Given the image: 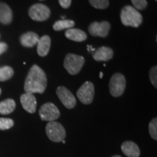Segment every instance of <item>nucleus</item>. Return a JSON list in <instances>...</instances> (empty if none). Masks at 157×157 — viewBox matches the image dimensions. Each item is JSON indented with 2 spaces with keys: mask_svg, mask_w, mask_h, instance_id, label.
Here are the masks:
<instances>
[{
  "mask_svg": "<svg viewBox=\"0 0 157 157\" xmlns=\"http://www.w3.org/2000/svg\"><path fill=\"white\" fill-rule=\"evenodd\" d=\"M84 58L82 56L74 54H68L64 60V68L71 75H76L83 67Z\"/></svg>",
  "mask_w": 157,
  "mask_h": 157,
  "instance_id": "7ed1b4c3",
  "label": "nucleus"
},
{
  "mask_svg": "<svg viewBox=\"0 0 157 157\" xmlns=\"http://www.w3.org/2000/svg\"></svg>",
  "mask_w": 157,
  "mask_h": 157,
  "instance_id": "473e14b6",
  "label": "nucleus"
},
{
  "mask_svg": "<svg viewBox=\"0 0 157 157\" xmlns=\"http://www.w3.org/2000/svg\"><path fill=\"white\" fill-rule=\"evenodd\" d=\"M58 2L60 5L64 9L68 8L71 4V0H58Z\"/></svg>",
  "mask_w": 157,
  "mask_h": 157,
  "instance_id": "a878e982",
  "label": "nucleus"
},
{
  "mask_svg": "<svg viewBox=\"0 0 157 157\" xmlns=\"http://www.w3.org/2000/svg\"><path fill=\"white\" fill-rule=\"evenodd\" d=\"M48 85V78L45 72L37 65H34L29 70L25 78L24 90L28 93H44Z\"/></svg>",
  "mask_w": 157,
  "mask_h": 157,
  "instance_id": "f257e3e1",
  "label": "nucleus"
},
{
  "mask_svg": "<svg viewBox=\"0 0 157 157\" xmlns=\"http://www.w3.org/2000/svg\"><path fill=\"white\" fill-rule=\"evenodd\" d=\"M111 25L107 21H102L101 23L93 22L90 25L89 32L93 36L105 37L109 34Z\"/></svg>",
  "mask_w": 157,
  "mask_h": 157,
  "instance_id": "9d476101",
  "label": "nucleus"
},
{
  "mask_svg": "<svg viewBox=\"0 0 157 157\" xmlns=\"http://www.w3.org/2000/svg\"><path fill=\"white\" fill-rule=\"evenodd\" d=\"M75 23L71 20H61L54 23L53 29L55 31H61L63 29H69L74 26Z\"/></svg>",
  "mask_w": 157,
  "mask_h": 157,
  "instance_id": "6ab92c4d",
  "label": "nucleus"
},
{
  "mask_svg": "<svg viewBox=\"0 0 157 157\" xmlns=\"http://www.w3.org/2000/svg\"><path fill=\"white\" fill-rule=\"evenodd\" d=\"M121 21L123 25L137 28L143 22L142 15L132 6H125L121 11Z\"/></svg>",
  "mask_w": 157,
  "mask_h": 157,
  "instance_id": "f03ea898",
  "label": "nucleus"
},
{
  "mask_svg": "<svg viewBox=\"0 0 157 157\" xmlns=\"http://www.w3.org/2000/svg\"><path fill=\"white\" fill-rule=\"evenodd\" d=\"M95 88L93 84L90 82H84L76 93L78 100L85 105L90 104L93 102Z\"/></svg>",
  "mask_w": 157,
  "mask_h": 157,
  "instance_id": "0eeeda50",
  "label": "nucleus"
},
{
  "mask_svg": "<svg viewBox=\"0 0 157 157\" xmlns=\"http://www.w3.org/2000/svg\"><path fill=\"white\" fill-rule=\"evenodd\" d=\"M13 11L9 5L0 2V22L2 24H10L13 21Z\"/></svg>",
  "mask_w": 157,
  "mask_h": 157,
  "instance_id": "dca6fc26",
  "label": "nucleus"
},
{
  "mask_svg": "<svg viewBox=\"0 0 157 157\" xmlns=\"http://www.w3.org/2000/svg\"><path fill=\"white\" fill-rule=\"evenodd\" d=\"M148 129L150 135L155 140H157V119L154 118L149 123Z\"/></svg>",
  "mask_w": 157,
  "mask_h": 157,
  "instance_id": "5701e85b",
  "label": "nucleus"
},
{
  "mask_svg": "<svg viewBox=\"0 0 157 157\" xmlns=\"http://www.w3.org/2000/svg\"><path fill=\"white\" fill-rule=\"evenodd\" d=\"M39 39L38 34L36 33L29 31L23 34L20 38L21 44L25 48H32L37 44Z\"/></svg>",
  "mask_w": 157,
  "mask_h": 157,
  "instance_id": "2eb2a0df",
  "label": "nucleus"
},
{
  "mask_svg": "<svg viewBox=\"0 0 157 157\" xmlns=\"http://www.w3.org/2000/svg\"><path fill=\"white\" fill-rule=\"evenodd\" d=\"M14 125V121L9 118H0V130L10 129Z\"/></svg>",
  "mask_w": 157,
  "mask_h": 157,
  "instance_id": "4be33fe9",
  "label": "nucleus"
},
{
  "mask_svg": "<svg viewBox=\"0 0 157 157\" xmlns=\"http://www.w3.org/2000/svg\"><path fill=\"white\" fill-rule=\"evenodd\" d=\"M113 56V51L109 47H101L95 50L93 53V58L96 61H108Z\"/></svg>",
  "mask_w": 157,
  "mask_h": 157,
  "instance_id": "f8f14e48",
  "label": "nucleus"
},
{
  "mask_svg": "<svg viewBox=\"0 0 157 157\" xmlns=\"http://www.w3.org/2000/svg\"><path fill=\"white\" fill-rule=\"evenodd\" d=\"M29 15L35 21H44L50 16V10L43 4H34L29 8Z\"/></svg>",
  "mask_w": 157,
  "mask_h": 157,
  "instance_id": "423d86ee",
  "label": "nucleus"
},
{
  "mask_svg": "<svg viewBox=\"0 0 157 157\" xmlns=\"http://www.w3.org/2000/svg\"><path fill=\"white\" fill-rule=\"evenodd\" d=\"M62 142H63V143H66V141L63 140H62Z\"/></svg>",
  "mask_w": 157,
  "mask_h": 157,
  "instance_id": "c756f323",
  "label": "nucleus"
},
{
  "mask_svg": "<svg viewBox=\"0 0 157 157\" xmlns=\"http://www.w3.org/2000/svg\"><path fill=\"white\" fill-rule=\"evenodd\" d=\"M39 116L43 121H54L58 119L60 113L56 105L52 103H46L39 109Z\"/></svg>",
  "mask_w": 157,
  "mask_h": 157,
  "instance_id": "6e6552de",
  "label": "nucleus"
},
{
  "mask_svg": "<svg viewBox=\"0 0 157 157\" xmlns=\"http://www.w3.org/2000/svg\"><path fill=\"white\" fill-rule=\"evenodd\" d=\"M46 134L53 142H60L66 137V132L63 125L57 121H50L46 126Z\"/></svg>",
  "mask_w": 157,
  "mask_h": 157,
  "instance_id": "20e7f679",
  "label": "nucleus"
},
{
  "mask_svg": "<svg viewBox=\"0 0 157 157\" xmlns=\"http://www.w3.org/2000/svg\"><path fill=\"white\" fill-rule=\"evenodd\" d=\"M149 77H150L151 82L155 88L157 87V67L156 66L151 68L149 72Z\"/></svg>",
  "mask_w": 157,
  "mask_h": 157,
  "instance_id": "b1692460",
  "label": "nucleus"
},
{
  "mask_svg": "<svg viewBox=\"0 0 157 157\" xmlns=\"http://www.w3.org/2000/svg\"><path fill=\"white\" fill-rule=\"evenodd\" d=\"M133 6H134V8L137 10H143L147 7V3L146 0H131Z\"/></svg>",
  "mask_w": 157,
  "mask_h": 157,
  "instance_id": "393cba45",
  "label": "nucleus"
},
{
  "mask_svg": "<svg viewBox=\"0 0 157 157\" xmlns=\"http://www.w3.org/2000/svg\"><path fill=\"white\" fill-rule=\"evenodd\" d=\"M65 36L70 40L74 42H83L87 39V34L83 31L78 29H69L65 32Z\"/></svg>",
  "mask_w": 157,
  "mask_h": 157,
  "instance_id": "f3484780",
  "label": "nucleus"
},
{
  "mask_svg": "<svg viewBox=\"0 0 157 157\" xmlns=\"http://www.w3.org/2000/svg\"><path fill=\"white\" fill-rule=\"evenodd\" d=\"M103 72H101V73H100V78H103Z\"/></svg>",
  "mask_w": 157,
  "mask_h": 157,
  "instance_id": "cd10ccee",
  "label": "nucleus"
},
{
  "mask_svg": "<svg viewBox=\"0 0 157 157\" xmlns=\"http://www.w3.org/2000/svg\"><path fill=\"white\" fill-rule=\"evenodd\" d=\"M89 2L96 9L103 10L109 6V0H89Z\"/></svg>",
  "mask_w": 157,
  "mask_h": 157,
  "instance_id": "412c9836",
  "label": "nucleus"
},
{
  "mask_svg": "<svg viewBox=\"0 0 157 157\" xmlns=\"http://www.w3.org/2000/svg\"><path fill=\"white\" fill-rule=\"evenodd\" d=\"M14 75V71L10 66L0 67V82H5L9 80Z\"/></svg>",
  "mask_w": 157,
  "mask_h": 157,
  "instance_id": "aec40b11",
  "label": "nucleus"
},
{
  "mask_svg": "<svg viewBox=\"0 0 157 157\" xmlns=\"http://www.w3.org/2000/svg\"><path fill=\"white\" fill-rule=\"evenodd\" d=\"M7 48H8V46H7V44L6 43L0 42V55L5 52L7 50Z\"/></svg>",
  "mask_w": 157,
  "mask_h": 157,
  "instance_id": "bb28decb",
  "label": "nucleus"
},
{
  "mask_svg": "<svg viewBox=\"0 0 157 157\" xmlns=\"http://www.w3.org/2000/svg\"><path fill=\"white\" fill-rule=\"evenodd\" d=\"M1 93H2V90H1V88H0V95H1Z\"/></svg>",
  "mask_w": 157,
  "mask_h": 157,
  "instance_id": "7c9ffc66",
  "label": "nucleus"
},
{
  "mask_svg": "<svg viewBox=\"0 0 157 157\" xmlns=\"http://www.w3.org/2000/svg\"><path fill=\"white\" fill-rule=\"evenodd\" d=\"M126 88V78L120 73L113 74L109 82V90L111 95L113 97H119L124 92Z\"/></svg>",
  "mask_w": 157,
  "mask_h": 157,
  "instance_id": "39448f33",
  "label": "nucleus"
},
{
  "mask_svg": "<svg viewBox=\"0 0 157 157\" xmlns=\"http://www.w3.org/2000/svg\"><path fill=\"white\" fill-rule=\"evenodd\" d=\"M37 53L39 56L45 57L48 54L51 46L50 37L48 35H44L39 38L37 42Z\"/></svg>",
  "mask_w": 157,
  "mask_h": 157,
  "instance_id": "4468645a",
  "label": "nucleus"
},
{
  "mask_svg": "<svg viewBox=\"0 0 157 157\" xmlns=\"http://www.w3.org/2000/svg\"><path fill=\"white\" fill-rule=\"evenodd\" d=\"M16 104L14 100L6 99L5 101L0 102V113L2 115L10 114L14 111Z\"/></svg>",
  "mask_w": 157,
  "mask_h": 157,
  "instance_id": "a211bd4d",
  "label": "nucleus"
},
{
  "mask_svg": "<svg viewBox=\"0 0 157 157\" xmlns=\"http://www.w3.org/2000/svg\"><path fill=\"white\" fill-rule=\"evenodd\" d=\"M111 157H121V156H119V155H116V156H111Z\"/></svg>",
  "mask_w": 157,
  "mask_h": 157,
  "instance_id": "c85d7f7f",
  "label": "nucleus"
},
{
  "mask_svg": "<svg viewBox=\"0 0 157 157\" xmlns=\"http://www.w3.org/2000/svg\"><path fill=\"white\" fill-rule=\"evenodd\" d=\"M39 1H43V0H39Z\"/></svg>",
  "mask_w": 157,
  "mask_h": 157,
  "instance_id": "2f4dec72",
  "label": "nucleus"
},
{
  "mask_svg": "<svg viewBox=\"0 0 157 157\" xmlns=\"http://www.w3.org/2000/svg\"><path fill=\"white\" fill-rule=\"evenodd\" d=\"M21 105L25 111L34 113L36 109V99L31 93H25L21 96Z\"/></svg>",
  "mask_w": 157,
  "mask_h": 157,
  "instance_id": "9b49d317",
  "label": "nucleus"
},
{
  "mask_svg": "<svg viewBox=\"0 0 157 157\" xmlns=\"http://www.w3.org/2000/svg\"><path fill=\"white\" fill-rule=\"evenodd\" d=\"M124 154L127 157H139L140 154V149L136 143L132 141H125L121 146Z\"/></svg>",
  "mask_w": 157,
  "mask_h": 157,
  "instance_id": "ddd939ff",
  "label": "nucleus"
},
{
  "mask_svg": "<svg viewBox=\"0 0 157 157\" xmlns=\"http://www.w3.org/2000/svg\"><path fill=\"white\" fill-rule=\"evenodd\" d=\"M56 93L65 107L68 109H71L75 107L76 104V98L73 94L71 93L69 90L61 86V87H58L56 90Z\"/></svg>",
  "mask_w": 157,
  "mask_h": 157,
  "instance_id": "1a4fd4ad",
  "label": "nucleus"
}]
</instances>
